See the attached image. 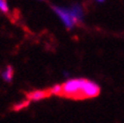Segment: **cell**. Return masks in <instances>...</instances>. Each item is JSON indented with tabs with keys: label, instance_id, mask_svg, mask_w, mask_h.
I'll return each mask as SVG.
<instances>
[{
	"label": "cell",
	"instance_id": "obj_1",
	"mask_svg": "<svg viewBox=\"0 0 124 123\" xmlns=\"http://www.w3.org/2000/svg\"><path fill=\"white\" fill-rule=\"evenodd\" d=\"M48 98L56 96L64 99L81 101L87 99H94L100 95V86L95 81L84 78L70 79L60 84L45 88Z\"/></svg>",
	"mask_w": 124,
	"mask_h": 123
},
{
	"label": "cell",
	"instance_id": "obj_2",
	"mask_svg": "<svg viewBox=\"0 0 124 123\" xmlns=\"http://www.w3.org/2000/svg\"><path fill=\"white\" fill-rule=\"evenodd\" d=\"M54 11L67 29H73V27L78 23V21H77V19L74 17V15H73L70 10L56 7V8H54Z\"/></svg>",
	"mask_w": 124,
	"mask_h": 123
},
{
	"label": "cell",
	"instance_id": "obj_3",
	"mask_svg": "<svg viewBox=\"0 0 124 123\" xmlns=\"http://www.w3.org/2000/svg\"><path fill=\"white\" fill-rule=\"evenodd\" d=\"M26 99L30 101H40L48 98V95L46 93V90H35L30 93H26Z\"/></svg>",
	"mask_w": 124,
	"mask_h": 123
},
{
	"label": "cell",
	"instance_id": "obj_4",
	"mask_svg": "<svg viewBox=\"0 0 124 123\" xmlns=\"http://www.w3.org/2000/svg\"><path fill=\"white\" fill-rule=\"evenodd\" d=\"M70 11H72V13L74 15V17L77 19V21H81L82 20V17H83V11L81 7H79V5H74L72 8H70Z\"/></svg>",
	"mask_w": 124,
	"mask_h": 123
},
{
	"label": "cell",
	"instance_id": "obj_5",
	"mask_svg": "<svg viewBox=\"0 0 124 123\" xmlns=\"http://www.w3.org/2000/svg\"><path fill=\"white\" fill-rule=\"evenodd\" d=\"M0 12H2V13L8 12V5L7 0H0Z\"/></svg>",
	"mask_w": 124,
	"mask_h": 123
},
{
	"label": "cell",
	"instance_id": "obj_6",
	"mask_svg": "<svg viewBox=\"0 0 124 123\" xmlns=\"http://www.w3.org/2000/svg\"><path fill=\"white\" fill-rule=\"evenodd\" d=\"M12 75H13V70H12L11 67H8V69H5V72L3 73V78L5 80H10L12 78Z\"/></svg>",
	"mask_w": 124,
	"mask_h": 123
},
{
	"label": "cell",
	"instance_id": "obj_7",
	"mask_svg": "<svg viewBox=\"0 0 124 123\" xmlns=\"http://www.w3.org/2000/svg\"><path fill=\"white\" fill-rule=\"evenodd\" d=\"M97 1H99V2H102V1H104V0H97Z\"/></svg>",
	"mask_w": 124,
	"mask_h": 123
}]
</instances>
